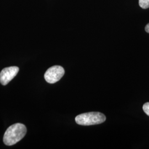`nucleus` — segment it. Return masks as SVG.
Here are the masks:
<instances>
[{"label": "nucleus", "instance_id": "nucleus-4", "mask_svg": "<svg viewBox=\"0 0 149 149\" xmlns=\"http://www.w3.org/2000/svg\"><path fill=\"white\" fill-rule=\"evenodd\" d=\"M19 71L17 66H11L6 68L0 73V82L2 85H7L16 76Z\"/></svg>", "mask_w": 149, "mask_h": 149}, {"label": "nucleus", "instance_id": "nucleus-5", "mask_svg": "<svg viewBox=\"0 0 149 149\" xmlns=\"http://www.w3.org/2000/svg\"><path fill=\"white\" fill-rule=\"evenodd\" d=\"M139 3L140 7L143 9L149 8V0H139Z\"/></svg>", "mask_w": 149, "mask_h": 149}, {"label": "nucleus", "instance_id": "nucleus-2", "mask_svg": "<svg viewBox=\"0 0 149 149\" xmlns=\"http://www.w3.org/2000/svg\"><path fill=\"white\" fill-rule=\"evenodd\" d=\"M106 117L100 112H88L78 115L75 118L77 124L81 125H92L104 122Z\"/></svg>", "mask_w": 149, "mask_h": 149}, {"label": "nucleus", "instance_id": "nucleus-6", "mask_svg": "<svg viewBox=\"0 0 149 149\" xmlns=\"http://www.w3.org/2000/svg\"><path fill=\"white\" fill-rule=\"evenodd\" d=\"M144 112L149 116V102H146L144 104L143 107Z\"/></svg>", "mask_w": 149, "mask_h": 149}, {"label": "nucleus", "instance_id": "nucleus-1", "mask_svg": "<svg viewBox=\"0 0 149 149\" xmlns=\"http://www.w3.org/2000/svg\"><path fill=\"white\" fill-rule=\"evenodd\" d=\"M27 133L26 126L21 123H16L7 128L3 136V142L8 146L17 143L24 137Z\"/></svg>", "mask_w": 149, "mask_h": 149}, {"label": "nucleus", "instance_id": "nucleus-3", "mask_svg": "<svg viewBox=\"0 0 149 149\" xmlns=\"http://www.w3.org/2000/svg\"><path fill=\"white\" fill-rule=\"evenodd\" d=\"M65 74L64 68L59 65L53 66L47 70L44 74L46 81L49 84H54L59 81Z\"/></svg>", "mask_w": 149, "mask_h": 149}, {"label": "nucleus", "instance_id": "nucleus-7", "mask_svg": "<svg viewBox=\"0 0 149 149\" xmlns=\"http://www.w3.org/2000/svg\"><path fill=\"white\" fill-rule=\"evenodd\" d=\"M145 31L149 33V23H148L145 27Z\"/></svg>", "mask_w": 149, "mask_h": 149}]
</instances>
